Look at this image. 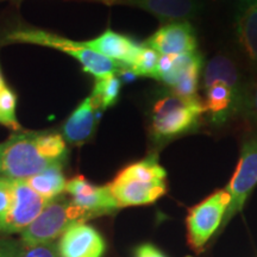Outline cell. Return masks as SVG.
<instances>
[{
    "instance_id": "obj_19",
    "label": "cell",
    "mask_w": 257,
    "mask_h": 257,
    "mask_svg": "<svg viewBox=\"0 0 257 257\" xmlns=\"http://www.w3.org/2000/svg\"><path fill=\"white\" fill-rule=\"evenodd\" d=\"M121 81L117 75H108L105 78L95 79L91 98L100 111L113 106L118 101L120 94Z\"/></svg>"
},
{
    "instance_id": "obj_12",
    "label": "cell",
    "mask_w": 257,
    "mask_h": 257,
    "mask_svg": "<svg viewBox=\"0 0 257 257\" xmlns=\"http://www.w3.org/2000/svg\"><path fill=\"white\" fill-rule=\"evenodd\" d=\"M144 44L160 55H182L195 53L198 49L195 30L187 21L170 22L163 25Z\"/></svg>"
},
{
    "instance_id": "obj_25",
    "label": "cell",
    "mask_w": 257,
    "mask_h": 257,
    "mask_svg": "<svg viewBox=\"0 0 257 257\" xmlns=\"http://www.w3.org/2000/svg\"><path fill=\"white\" fill-rule=\"evenodd\" d=\"M3 179V178H2ZM12 202V187L11 180L3 179L0 185V223L8 216Z\"/></svg>"
},
{
    "instance_id": "obj_22",
    "label": "cell",
    "mask_w": 257,
    "mask_h": 257,
    "mask_svg": "<svg viewBox=\"0 0 257 257\" xmlns=\"http://www.w3.org/2000/svg\"><path fill=\"white\" fill-rule=\"evenodd\" d=\"M243 117L252 125H257V79L246 85Z\"/></svg>"
},
{
    "instance_id": "obj_3",
    "label": "cell",
    "mask_w": 257,
    "mask_h": 257,
    "mask_svg": "<svg viewBox=\"0 0 257 257\" xmlns=\"http://www.w3.org/2000/svg\"><path fill=\"white\" fill-rule=\"evenodd\" d=\"M205 114L200 96L184 98L172 91L156 99L149 114L150 136L156 143H168L197 130Z\"/></svg>"
},
{
    "instance_id": "obj_11",
    "label": "cell",
    "mask_w": 257,
    "mask_h": 257,
    "mask_svg": "<svg viewBox=\"0 0 257 257\" xmlns=\"http://www.w3.org/2000/svg\"><path fill=\"white\" fill-rule=\"evenodd\" d=\"M66 193H68L70 200L76 206L94 214L95 217L106 216L119 210L108 185H93L82 175L74 176L67 181Z\"/></svg>"
},
{
    "instance_id": "obj_14",
    "label": "cell",
    "mask_w": 257,
    "mask_h": 257,
    "mask_svg": "<svg viewBox=\"0 0 257 257\" xmlns=\"http://www.w3.org/2000/svg\"><path fill=\"white\" fill-rule=\"evenodd\" d=\"M85 44L95 53L120 64L124 69H130L143 43H137L128 36L107 29L94 40L86 41Z\"/></svg>"
},
{
    "instance_id": "obj_23",
    "label": "cell",
    "mask_w": 257,
    "mask_h": 257,
    "mask_svg": "<svg viewBox=\"0 0 257 257\" xmlns=\"http://www.w3.org/2000/svg\"><path fill=\"white\" fill-rule=\"evenodd\" d=\"M27 246L21 238L0 237V257H22Z\"/></svg>"
},
{
    "instance_id": "obj_16",
    "label": "cell",
    "mask_w": 257,
    "mask_h": 257,
    "mask_svg": "<svg viewBox=\"0 0 257 257\" xmlns=\"http://www.w3.org/2000/svg\"><path fill=\"white\" fill-rule=\"evenodd\" d=\"M234 34L243 54L257 69V0H239Z\"/></svg>"
},
{
    "instance_id": "obj_4",
    "label": "cell",
    "mask_w": 257,
    "mask_h": 257,
    "mask_svg": "<svg viewBox=\"0 0 257 257\" xmlns=\"http://www.w3.org/2000/svg\"><path fill=\"white\" fill-rule=\"evenodd\" d=\"M3 44L29 43L36 46L49 47L73 56L81 63L83 70L95 79L108 75H117L121 69L120 64L89 49L85 42H75L55 34L32 28H16L5 32L2 37Z\"/></svg>"
},
{
    "instance_id": "obj_27",
    "label": "cell",
    "mask_w": 257,
    "mask_h": 257,
    "mask_svg": "<svg viewBox=\"0 0 257 257\" xmlns=\"http://www.w3.org/2000/svg\"><path fill=\"white\" fill-rule=\"evenodd\" d=\"M5 86H6V83H5V80H4V78H3L2 69H0V89H2V88H4Z\"/></svg>"
},
{
    "instance_id": "obj_20",
    "label": "cell",
    "mask_w": 257,
    "mask_h": 257,
    "mask_svg": "<svg viewBox=\"0 0 257 257\" xmlns=\"http://www.w3.org/2000/svg\"><path fill=\"white\" fill-rule=\"evenodd\" d=\"M160 57L161 55L157 51L143 43L130 69L137 76H147V78L156 79Z\"/></svg>"
},
{
    "instance_id": "obj_9",
    "label": "cell",
    "mask_w": 257,
    "mask_h": 257,
    "mask_svg": "<svg viewBox=\"0 0 257 257\" xmlns=\"http://www.w3.org/2000/svg\"><path fill=\"white\" fill-rule=\"evenodd\" d=\"M202 57L198 51L182 55H161L157 69L159 81L184 98L198 96Z\"/></svg>"
},
{
    "instance_id": "obj_7",
    "label": "cell",
    "mask_w": 257,
    "mask_h": 257,
    "mask_svg": "<svg viewBox=\"0 0 257 257\" xmlns=\"http://www.w3.org/2000/svg\"><path fill=\"white\" fill-rule=\"evenodd\" d=\"M229 205L230 194L226 189H219L189 208L186 218L188 243L195 251L204 248L223 225Z\"/></svg>"
},
{
    "instance_id": "obj_21",
    "label": "cell",
    "mask_w": 257,
    "mask_h": 257,
    "mask_svg": "<svg viewBox=\"0 0 257 257\" xmlns=\"http://www.w3.org/2000/svg\"><path fill=\"white\" fill-rule=\"evenodd\" d=\"M17 110V95L11 88L5 86L0 89V124L14 131L22 130L16 115Z\"/></svg>"
},
{
    "instance_id": "obj_5",
    "label": "cell",
    "mask_w": 257,
    "mask_h": 257,
    "mask_svg": "<svg viewBox=\"0 0 257 257\" xmlns=\"http://www.w3.org/2000/svg\"><path fill=\"white\" fill-rule=\"evenodd\" d=\"M37 136L35 131H14L0 143V178L28 180L48 167L57 165L42 152Z\"/></svg>"
},
{
    "instance_id": "obj_26",
    "label": "cell",
    "mask_w": 257,
    "mask_h": 257,
    "mask_svg": "<svg viewBox=\"0 0 257 257\" xmlns=\"http://www.w3.org/2000/svg\"><path fill=\"white\" fill-rule=\"evenodd\" d=\"M135 257H167L152 243H144L138 245L135 250Z\"/></svg>"
},
{
    "instance_id": "obj_13",
    "label": "cell",
    "mask_w": 257,
    "mask_h": 257,
    "mask_svg": "<svg viewBox=\"0 0 257 257\" xmlns=\"http://www.w3.org/2000/svg\"><path fill=\"white\" fill-rule=\"evenodd\" d=\"M57 249L60 257H102L106 243L98 230L86 223H79L60 237Z\"/></svg>"
},
{
    "instance_id": "obj_6",
    "label": "cell",
    "mask_w": 257,
    "mask_h": 257,
    "mask_svg": "<svg viewBox=\"0 0 257 257\" xmlns=\"http://www.w3.org/2000/svg\"><path fill=\"white\" fill-rule=\"evenodd\" d=\"M93 218L96 217L76 206L70 198L60 195L50 200L37 219L21 233V239L25 246L54 242L73 225Z\"/></svg>"
},
{
    "instance_id": "obj_2",
    "label": "cell",
    "mask_w": 257,
    "mask_h": 257,
    "mask_svg": "<svg viewBox=\"0 0 257 257\" xmlns=\"http://www.w3.org/2000/svg\"><path fill=\"white\" fill-rule=\"evenodd\" d=\"M108 188L119 208L150 205L167 193V172L149 155L121 169Z\"/></svg>"
},
{
    "instance_id": "obj_18",
    "label": "cell",
    "mask_w": 257,
    "mask_h": 257,
    "mask_svg": "<svg viewBox=\"0 0 257 257\" xmlns=\"http://www.w3.org/2000/svg\"><path fill=\"white\" fill-rule=\"evenodd\" d=\"M27 184L42 198L53 200L66 192L67 180L62 172V165L48 167L38 174L25 180Z\"/></svg>"
},
{
    "instance_id": "obj_17",
    "label": "cell",
    "mask_w": 257,
    "mask_h": 257,
    "mask_svg": "<svg viewBox=\"0 0 257 257\" xmlns=\"http://www.w3.org/2000/svg\"><path fill=\"white\" fill-rule=\"evenodd\" d=\"M105 3L140 8L162 21H186L197 11L195 0H102Z\"/></svg>"
},
{
    "instance_id": "obj_1",
    "label": "cell",
    "mask_w": 257,
    "mask_h": 257,
    "mask_svg": "<svg viewBox=\"0 0 257 257\" xmlns=\"http://www.w3.org/2000/svg\"><path fill=\"white\" fill-rule=\"evenodd\" d=\"M205 113L214 126H224L243 115L246 83L229 55L218 54L208 61L202 73Z\"/></svg>"
},
{
    "instance_id": "obj_24",
    "label": "cell",
    "mask_w": 257,
    "mask_h": 257,
    "mask_svg": "<svg viewBox=\"0 0 257 257\" xmlns=\"http://www.w3.org/2000/svg\"><path fill=\"white\" fill-rule=\"evenodd\" d=\"M22 257H60L57 244L54 242L27 246Z\"/></svg>"
},
{
    "instance_id": "obj_15",
    "label": "cell",
    "mask_w": 257,
    "mask_h": 257,
    "mask_svg": "<svg viewBox=\"0 0 257 257\" xmlns=\"http://www.w3.org/2000/svg\"><path fill=\"white\" fill-rule=\"evenodd\" d=\"M101 111L93 102L91 95L80 102L62 126V136L72 146H82L93 137Z\"/></svg>"
},
{
    "instance_id": "obj_10",
    "label": "cell",
    "mask_w": 257,
    "mask_h": 257,
    "mask_svg": "<svg viewBox=\"0 0 257 257\" xmlns=\"http://www.w3.org/2000/svg\"><path fill=\"white\" fill-rule=\"evenodd\" d=\"M12 202L8 216L0 223V233H22L37 219L49 200L42 198L25 180H11Z\"/></svg>"
},
{
    "instance_id": "obj_28",
    "label": "cell",
    "mask_w": 257,
    "mask_h": 257,
    "mask_svg": "<svg viewBox=\"0 0 257 257\" xmlns=\"http://www.w3.org/2000/svg\"><path fill=\"white\" fill-rule=\"evenodd\" d=\"M2 182H3V179H2V178H0V185H2Z\"/></svg>"
},
{
    "instance_id": "obj_8",
    "label": "cell",
    "mask_w": 257,
    "mask_h": 257,
    "mask_svg": "<svg viewBox=\"0 0 257 257\" xmlns=\"http://www.w3.org/2000/svg\"><path fill=\"white\" fill-rule=\"evenodd\" d=\"M257 185V134L246 137L240 147L239 159L232 178L225 188L230 194V205L225 214L223 225L243 210L244 205Z\"/></svg>"
}]
</instances>
